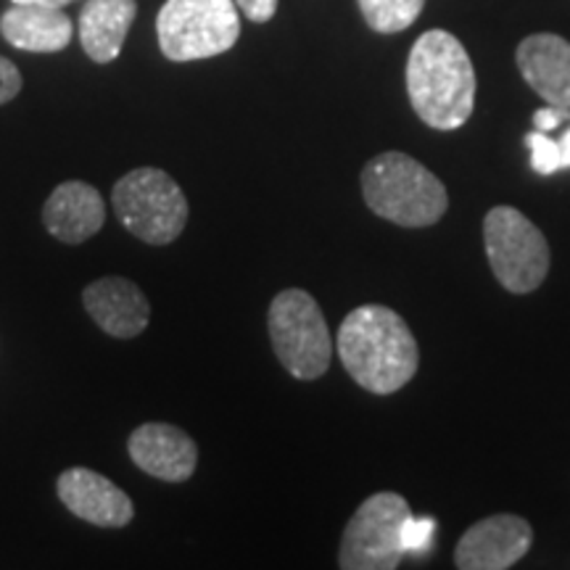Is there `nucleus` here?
I'll return each instance as SVG.
<instances>
[{"mask_svg":"<svg viewBox=\"0 0 570 570\" xmlns=\"http://www.w3.org/2000/svg\"><path fill=\"white\" fill-rule=\"evenodd\" d=\"M338 356L362 389L381 396L402 391L420 365L410 325L383 304H365L348 312L338 327Z\"/></svg>","mask_w":570,"mask_h":570,"instance_id":"nucleus-1","label":"nucleus"},{"mask_svg":"<svg viewBox=\"0 0 570 570\" xmlns=\"http://www.w3.org/2000/svg\"><path fill=\"white\" fill-rule=\"evenodd\" d=\"M407 92L415 114L433 130H460L475 106V69L452 32L420 35L407 61Z\"/></svg>","mask_w":570,"mask_h":570,"instance_id":"nucleus-2","label":"nucleus"},{"mask_svg":"<svg viewBox=\"0 0 570 570\" xmlns=\"http://www.w3.org/2000/svg\"><path fill=\"white\" fill-rule=\"evenodd\" d=\"M362 194L373 214L402 227H431L449 209L444 183L417 159L399 151L367 161Z\"/></svg>","mask_w":570,"mask_h":570,"instance_id":"nucleus-3","label":"nucleus"},{"mask_svg":"<svg viewBox=\"0 0 570 570\" xmlns=\"http://www.w3.org/2000/svg\"><path fill=\"white\" fill-rule=\"evenodd\" d=\"M269 341L281 365L298 381H317L327 373L333 338L315 296L285 288L273 298L267 315Z\"/></svg>","mask_w":570,"mask_h":570,"instance_id":"nucleus-4","label":"nucleus"},{"mask_svg":"<svg viewBox=\"0 0 570 570\" xmlns=\"http://www.w3.org/2000/svg\"><path fill=\"white\" fill-rule=\"evenodd\" d=\"M111 204L119 223L151 246H167L180 238L190 212L180 185L154 167L132 169L117 180Z\"/></svg>","mask_w":570,"mask_h":570,"instance_id":"nucleus-5","label":"nucleus"},{"mask_svg":"<svg viewBox=\"0 0 570 570\" xmlns=\"http://www.w3.org/2000/svg\"><path fill=\"white\" fill-rule=\"evenodd\" d=\"M156 38L169 61L212 59L238 42V6L235 0H167L156 17Z\"/></svg>","mask_w":570,"mask_h":570,"instance_id":"nucleus-6","label":"nucleus"},{"mask_svg":"<svg viewBox=\"0 0 570 570\" xmlns=\"http://www.w3.org/2000/svg\"><path fill=\"white\" fill-rule=\"evenodd\" d=\"M483 244L497 281L510 294H531L550 273L544 233L512 206H494L483 219Z\"/></svg>","mask_w":570,"mask_h":570,"instance_id":"nucleus-7","label":"nucleus"},{"mask_svg":"<svg viewBox=\"0 0 570 570\" xmlns=\"http://www.w3.org/2000/svg\"><path fill=\"white\" fill-rule=\"evenodd\" d=\"M412 512L394 491H377L356 508L341 539L338 566L344 570H394L404 554V529Z\"/></svg>","mask_w":570,"mask_h":570,"instance_id":"nucleus-8","label":"nucleus"},{"mask_svg":"<svg viewBox=\"0 0 570 570\" xmlns=\"http://www.w3.org/2000/svg\"><path fill=\"white\" fill-rule=\"evenodd\" d=\"M533 531L520 515H491L470 525L454 550L460 570H508L531 550Z\"/></svg>","mask_w":570,"mask_h":570,"instance_id":"nucleus-9","label":"nucleus"},{"mask_svg":"<svg viewBox=\"0 0 570 570\" xmlns=\"http://www.w3.org/2000/svg\"><path fill=\"white\" fill-rule=\"evenodd\" d=\"M61 504L71 515L101 529H122L135 515L132 499L117 483L90 468H69L56 481Z\"/></svg>","mask_w":570,"mask_h":570,"instance_id":"nucleus-10","label":"nucleus"},{"mask_svg":"<svg viewBox=\"0 0 570 570\" xmlns=\"http://www.w3.org/2000/svg\"><path fill=\"white\" fill-rule=\"evenodd\" d=\"M127 452L142 473L167 483L188 481L198 465L196 441L169 423H146L135 428L127 441Z\"/></svg>","mask_w":570,"mask_h":570,"instance_id":"nucleus-11","label":"nucleus"},{"mask_svg":"<svg viewBox=\"0 0 570 570\" xmlns=\"http://www.w3.org/2000/svg\"><path fill=\"white\" fill-rule=\"evenodd\" d=\"M82 304L92 323L114 338L140 336L151 320V306L142 291L127 277H101L82 291Z\"/></svg>","mask_w":570,"mask_h":570,"instance_id":"nucleus-12","label":"nucleus"},{"mask_svg":"<svg viewBox=\"0 0 570 570\" xmlns=\"http://www.w3.org/2000/svg\"><path fill=\"white\" fill-rule=\"evenodd\" d=\"M106 223L104 196L82 180L61 183L42 206V225L61 244L77 246L92 238Z\"/></svg>","mask_w":570,"mask_h":570,"instance_id":"nucleus-13","label":"nucleus"},{"mask_svg":"<svg viewBox=\"0 0 570 570\" xmlns=\"http://www.w3.org/2000/svg\"><path fill=\"white\" fill-rule=\"evenodd\" d=\"M523 80L550 106L570 109V42L560 35L539 32L518 46Z\"/></svg>","mask_w":570,"mask_h":570,"instance_id":"nucleus-14","label":"nucleus"},{"mask_svg":"<svg viewBox=\"0 0 570 570\" xmlns=\"http://www.w3.org/2000/svg\"><path fill=\"white\" fill-rule=\"evenodd\" d=\"M0 35L19 51L59 53L71 42L75 27L61 9L40 3H13L0 17Z\"/></svg>","mask_w":570,"mask_h":570,"instance_id":"nucleus-15","label":"nucleus"},{"mask_svg":"<svg viewBox=\"0 0 570 570\" xmlns=\"http://www.w3.org/2000/svg\"><path fill=\"white\" fill-rule=\"evenodd\" d=\"M138 17V0H88L80 13L82 51L96 63H111L122 51Z\"/></svg>","mask_w":570,"mask_h":570,"instance_id":"nucleus-16","label":"nucleus"},{"mask_svg":"<svg viewBox=\"0 0 570 570\" xmlns=\"http://www.w3.org/2000/svg\"><path fill=\"white\" fill-rule=\"evenodd\" d=\"M370 30L394 35L407 30L423 11L425 0H356Z\"/></svg>","mask_w":570,"mask_h":570,"instance_id":"nucleus-17","label":"nucleus"},{"mask_svg":"<svg viewBox=\"0 0 570 570\" xmlns=\"http://www.w3.org/2000/svg\"><path fill=\"white\" fill-rule=\"evenodd\" d=\"M560 127H562L560 138H554L552 132H539V130L525 135V142H529V151H531V169L537 175L550 177L554 173H560V169L570 167V111L566 122Z\"/></svg>","mask_w":570,"mask_h":570,"instance_id":"nucleus-18","label":"nucleus"},{"mask_svg":"<svg viewBox=\"0 0 570 570\" xmlns=\"http://www.w3.org/2000/svg\"><path fill=\"white\" fill-rule=\"evenodd\" d=\"M431 533H433V520L431 518H410L407 529H404V550L407 552H420L425 550L428 541H431Z\"/></svg>","mask_w":570,"mask_h":570,"instance_id":"nucleus-19","label":"nucleus"},{"mask_svg":"<svg viewBox=\"0 0 570 570\" xmlns=\"http://www.w3.org/2000/svg\"><path fill=\"white\" fill-rule=\"evenodd\" d=\"M21 90V75L17 69V63L0 56V106L13 101Z\"/></svg>","mask_w":570,"mask_h":570,"instance_id":"nucleus-20","label":"nucleus"},{"mask_svg":"<svg viewBox=\"0 0 570 570\" xmlns=\"http://www.w3.org/2000/svg\"><path fill=\"white\" fill-rule=\"evenodd\" d=\"M235 6H238V11L246 19L256 21V24H265L277 11V0H235Z\"/></svg>","mask_w":570,"mask_h":570,"instance_id":"nucleus-21","label":"nucleus"},{"mask_svg":"<svg viewBox=\"0 0 570 570\" xmlns=\"http://www.w3.org/2000/svg\"><path fill=\"white\" fill-rule=\"evenodd\" d=\"M11 3H40V6H53V9H63L67 3H75V0H11Z\"/></svg>","mask_w":570,"mask_h":570,"instance_id":"nucleus-22","label":"nucleus"}]
</instances>
